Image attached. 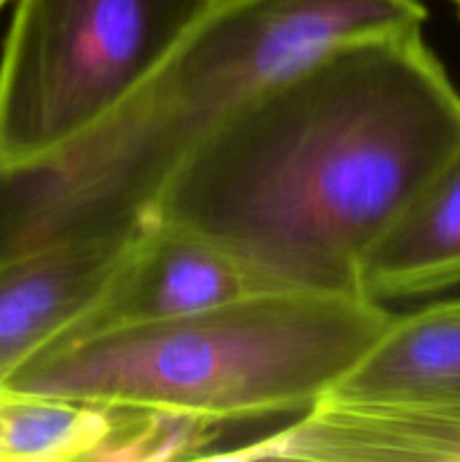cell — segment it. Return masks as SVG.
Segmentation results:
<instances>
[{
	"label": "cell",
	"instance_id": "4",
	"mask_svg": "<svg viewBox=\"0 0 460 462\" xmlns=\"http://www.w3.org/2000/svg\"><path fill=\"white\" fill-rule=\"evenodd\" d=\"M219 0H16L0 50V171L70 147L129 102Z\"/></svg>",
	"mask_w": 460,
	"mask_h": 462
},
{
	"label": "cell",
	"instance_id": "8",
	"mask_svg": "<svg viewBox=\"0 0 460 462\" xmlns=\"http://www.w3.org/2000/svg\"><path fill=\"white\" fill-rule=\"evenodd\" d=\"M325 400L363 406L458 404L460 300L392 316Z\"/></svg>",
	"mask_w": 460,
	"mask_h": 462
},
{
	"label": "cell",
	"instance_id": "10",
	"mask_svg": "<svg viewBox=\"0 0 460 462\" xmlns=\"http://www.w3.org/2000/svg\"><path fill=\"white\" fill-rule=\"evenodd\" d=\"M147 427L143 411L0 386V462L135 460Z\"/></svg>",
	"mask_w": 460,
	"mask_h": 462
},
{
	"label": "cell",
	"instance_id": "11",
	"mask_svg": "<svg viewBox=\"0 0 460 462\" xmlns=\"http://www.w3.org/2000/svg\"><path fill=\"white\" fill-rule=\"evenodd\" d=\"M451 5H454V9L458 12V18H460V0H449Z\"/></svg>",
	"mask_w": 460,
	"mask_h": 462
},
{
	"label": "cell",
	"instance_id": "6",
	"mask_svg": "<svg viewBox=\"0 0 460 462\" xmlns=\"http://www.w3.org/2000/svg\"><path fill=\"white\" fill-rule=\"evenodd\" d=\"M255 291L269 289L224 248L180 228L144 221L97 305L63 338L171 319Z\"/></svg>",
	"mask_w": 460,
	"mask_h": 462
},
{
	"label": "cell",
	"instance_id": "2",
	"mask_svg": "<svg viewBox=\"0 0 460 462\" xmlns=\"http://www.w3.org/2000/svg\"><path fill=\"white\" fill-rule=\"evenodd\" d=\"M424 21L422 0H219L108 120L45 161L0 171V260L133 233L242 99L329 45Z\"/></svg>",
	"mask_w": 460,
	"mask_h": 462
},
{
	"label": "cell",
	"instance_id": "12",
	"mask_svg": "<svg viewBox=\"0 0 460 462\" xmlns=\"http://www.w3.org/2000/svg\"><path fill=\"white\" fill-rule=\"evenodd\" d=\"M9 3V0H0V12H3V7H5V5H7Z\"/></svg>",
	"mask_w": 460,
	"mask_h": 462
},
{
	"label": "cell",
	"instance_id": "5",
	"mask_svg": "<svg viewBox=\"0 0 460 462\" xmlns=\"http://www.w3.org/2000/svg\"><path fill=\"white\" fill-rule=\"evenodd\" d=\"M140 228L68 239L0 260V382L90 314Z\"/></svg>",
	"mask_w": 460,
	"mask_h": 462
},
{
	"label": "cell",
	"instance_id": "3",
	"mask_svg": "<svg viewBox=\"0 0 460 462\" xmlns=\"http://www.w3.org/2000/svg\"><path fill=\"white\" fill-rule=\"evenodd\" d=\"M392 316L383 302L354 293L255 291L63 338L0 386L212 427L302 415L334 391Z\"/></svg>",
	"mask_w": 460,
	"mask_h": 462
},
{
	"label": "cell",
	"instance_id": "1",
	"mask_svg": "<svg viewBox=\"0 0 460 462\" xmlns=\"http://www.w3.org/2000/svg\"><path fill=\"white\" fill-rule=\"evenodd\" d=\"M460 149V93L422 27L329 45L237 104L147 219L269 291L354 293L392 221Z\"/></svg>",
	"mask_w": 460,
	"mask_h": 462
},
{
	"label": "cell",
	"instance_id": "7",
	"mask_svg": "<svg viewBox=\"0 0 460 462\" xmlns=\"http://www.w3.org/2000/svg\"><path fill=\"white\" fill-rule=\"evenodd\" d=\"M219 460L460 462V402L363 406L318 402L291 424Z\"/></svg>",
	"mask_w": 460,
	"mask_h": 462
},
{
	"label": "cell",
	"instance_id": "9",
	"mask_svg": "<svg viewBox=\"0 0 460 462\" xmlns=\"http://www.w3.org/2000/svg\"><path fill=\"white\" fill-rule=\"evenodd\" d=\"M460 284V149L373 246L359 287L370 300L445 291Z\"/></svg>",
	"mask_w": 460,
	"mask_h": 462
}]
</instances>
